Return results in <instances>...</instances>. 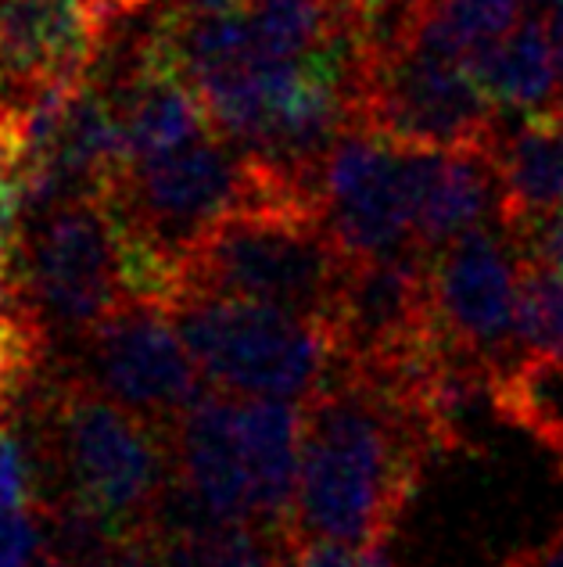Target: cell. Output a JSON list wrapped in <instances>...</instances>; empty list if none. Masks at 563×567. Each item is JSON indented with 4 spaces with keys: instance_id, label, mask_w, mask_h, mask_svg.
<instances>
[{
    "instance_id": "5b68a950",
    "label": "cell",
    "mask_w": 563,
    "mask_h": 567,
    "mask_svg": "<svg viewBox=\"0 0 563 567\" xmlns=\"http://www.w3.org/2000/svg\"><path fill=\"white\" fill-rule=\"evenodd\" d=\"M259 202L256 166L216 130H205L166 155L126 162L105 190L118 234L180 266L219 219Z\"/></svg>"
},
{
    "instance_id": "8fae6325",
    "label": "cell",
    "mask_w": 563,
    "mask_h": 567,
    "mask_svg": "<svg viewBox=\"0 0 563 567\" xmlns=\"http://www.w3.org/2000/svg\"><path fill=\"white\" fill-rule=\"evenodd\" d=\"M320 202L323 219L348 259L420 248L409 147L366 130H345L323 162Z\"/></svg>"
},
{
    "instance_id": "603a6c76",
    "label": "cell",
    "mask_w": 563,
    "mask_h": 567,
    "mask_svg": "<svg viewBox=\"0 0 563 567\" xmlns=\"http://www.w3.org/2000/svg\"><path fill=\"white\" fill-rule=\"evenodd\" d=\"M521 248H524L528 259H539V262L553 266V270L563 274V205L553 208L550 216L539 219L535 227L524 234Z\"/></svg>"
},
{
    "instance_id": "ffe728a7",
    "label": "cell",
    "mask_w": 563,
    "mask_h": 567,
    "mask_svg": "<svg viewBox=\"0 0 563 567\" xmlns=\"http://www.w3.org/2000/svg\"><path fill=\"white\" fill-rule=\"evenodd\" d=\"M29 187V126L22 104L0 101V205H19Z\"/></svg>"
},
{
    "instance_id": "52a82bcc",
    "label": "cell",
    "mask_w": 563,
    "mask_h": 567,
    "mask_svg": "<svg viewBox=\"0 0 563 567\" xmlns=\"http://www.w3.org/2000/svg\"><path fill=\"white\" fill-rule=\"evenodd\" d=\"M14 274L54 346H76L126 298L118 230L105 198H76L25 216Z\"/></svg>"
},
{
    "instance_id": "e0dca14e",
    "label": "cell",
    "mask_w": 563,
    "mask_h": 567,
    "mask_svg": "<svg viewBox=\"0 0 563 567\" xmlns=\"http://www.w3.org/2000/svg\"><path fill=\"white\" fill-rule=\"evenodd\" d=\"M496 410L507 424L524 427L563 460V360L521 352L492 378Z\"/></svg>"
},
{
    "instance_id": "f546056e",
    "label": "cell",
    "mask_w": 563,
    "mask_h": 567,
    "mask_svg": "<svg viewBox=\"0 0 563 567\" xmlns=\"http://www.w3.org/2000/svg\"><path fill=\"white\" fill-rule=\"evenodd\" d=\"M86 8H91V19H94V25H97V29H105L112 0H86Z\"/></svg>"
},
{
    "instance_id": "4dcf8cb0",
    "label": "cell",
    "mask_w": 563,
    "mask_h": 567,
    "mask_svg": "<svg viewBox=\"0 0 563 567\" xmlns=\"http://www.w3.org/2000/svg\"><path fill=\"white\" fill-rule=\"evenodd\" d=\"M277 567H302V564H299V557H294V549H288V554H284V560H280Z\"/></svg>"
},
{
    "instance_id": "44dd1931",
    "label": "cell",
    "mask_w": 563,
    "mask_h": 567,
    "mask_svg": "<svg viewBox=\"0 0 563 567\" xmlns=\"http://www.w3.org/2000/svg\"><path fill=\"white\" fill-rule=\"evenodd\" d=\"M0 506L37 514V477L19 427L0 421Z\"/></svg>"
},
{
    "instance_id": "d6a6232c",
    "label": "cell",
    "mask_w": 563,
    "mask_h": 567,
    "mask_svg": "<svg viewBox=\"0 0 563 567\" xmlns=\"http://www.w3.org/2000/svg\"><path fill=\"white\" fill-rule=\"evenodd\" d=\"M0 567H11V564H4V560H0Z\"/></svg>"
},
{
    "instance_id": "f1b7e54d",
    "label": "cell",
    "mask_w": 563,
    "mask_h": 567,
    "mask_svg": "<svg viewBox=\"0 0 563 567\" xmlns=\"http://www.w3.org/2000/svg\"><path fill=\"white\" fill-rule=\"evenodd\" d=\"M155 0H112V8H108V22L118 19V14H137V11H147ZM105 22V25H108Z\"/></svg>"
},
{
    "instance_id": "d4e9b609",
    "label": "cell",
    "mask_w": 563,
    "mask_h": 567,
    "mask_svg": "<svg viewBox=\"0 0 563 567\" xmlns=\"http://www.w3.org/2000/svg\"><path fill=\"white\" fill-rule=\"evenodd\" d=\"M22 248V208L0 205V270H14L19 266Z\"/></svg>"
},
{
    "instance_id": "83f0119b",
    "label": "cell",
    "mask_w": 563,
    "mask_h": 567,
    "mask_svg": "<svg viewBox=\"0 0 563 567\" xmlns=\"http://www.w3.org/2000/svg\"><path fill=\"white\" fill-rule=\"evenodd\" d=\"M176 4L195 8V11H233V8H241L244 0H176Z\"/></svg>"
},
{
    "instance_id": "e575fe53",
    "label": "cell",
    "mask_w": 563,
    "mask_h": 567,
    "mask_svg": "<svg viewBox=\"0 0 563 567\" xmlns=\"http://www.w3.org/2000/svg\"><path fill=\"white\" fill-rule=\"evenodd\" d=\"M560 464H563V460H560Z\"/></svg>"
},
{
    "instance_id": "4fadbf2b",
    "label": "cell",
    "mask_w": 563,
    "mask_h": 567,
    "mask_svg": "<svg viewBox=\"0 0 563 567\" xmlns=\"http://www.w3.org/2000/svg\"><path fill=\"white\" fill-rule=\"evenodd\" d=\"M470 72L499 112L521 118H556L560 51L550 11L521 14L510 33H502L473 58Z\"/></svg>"
},
{
    "instance_id": "6da1fadb",
    "label": "cell",
    "mask_w": 563,
    "mask_h": 567,
    "mask_svg": "<svg viewBox=\"0 0 563 567\" xmlns=\"http://www.w3.org/2000/svg\"><path fill=\"white\" fill-rule=\"evenodd\" d=\"M302 474L291 543L334 539L384 546L427 456L438 450L413 402L366 370L337 374L305 399Z\"/></svg>"
},
{
    "instance_id": "277c9868",
    "label": "cell",
    "mask_w": 563,
    "mask_h": 567,
    "mask_svg": "<svg viewBox=\"0 0 563 567\" xmlns=\"http://www.w3.org/2000/svg\"><path fill=\"white\" fill-rule=\"evenodd\" d=\"M169 317L205 381L241 399H313L341 367L327 323L280 306L184 288Z\"/></svg>"
},
{
    "instance_id": "7a4b0ae2",
    "label": "cell",
    "mask_w": 563,
    "mask_h": 567,
    "mask_svg": "<svg viewBox=\"0 0 563 567\" xmlns=\"http://www.w3.org/2000/svg\"><path fill=\"white\" fill-rule=\"evenodd\" d=\"M37 477V511L69 503L118 546L155 532L176 482L173 431L54 370L19 421Z\"/></svg>"
},
{
    "instance_id": "7c38bea8",
    "label": "cell",
    "mask_w": 563,
    "mask_h": 567,
    "mask_svg": "<svg viewBox=\"0 0 563 567\" xmlns=\"http://www.w3.org/2000/svg\"><path fill=\"white\" fill-rule=\"evenodd\" d=\"M413 152V213H417L420 251H438L452 237L499 219L502 181L496 147H459V152Z\"/></svg>"
},
{
    "instance_id": "8992f818",
    "label": "cell",
    "mask_w": 563,
    "mask_h": 567,
    "mask_svg": "<svg viewBox=\"0 0 563 567\" xmlns=\"http://www.w3.org/2000/svg\"><path fill=\"white\" fill-rule=\"evenodd\" d=\"M352 130L424 152L496 147L502 137L499 109L484 97L473 72L398 33L369 43L355 86Z\"/></svg>"
},
{
    "instance_id": "1f68e13d",
    "label": "cell",
    "mask_w": 563,
    "mask_h": 567,
    "mask_svg": "<svg viewBox=\"0 0 563 567\" xmlns=\"http://www.w3.org/2000/svg\"><path fill=\"white\" fill-rule=\"evenodd\" d=\"M0 363H4V341H0Z\"/></svg>"
},
{
    "instance_id": "cb8c5ba5",
    "label": "cell",
    "mask_w": 563,
    "mask_h": 567,
    "mask_svg": "<svg viewBox=\"0 0 563 567\" xmlns=\"http://www.w3.org/2000/svg\"><path fill=\"white\" fill-rule=\"evenodd\" d=\"M112 567H169L166 543H161V528L133 535V539L115 546Z\"/></svg>"
},
{
    "instance_id": "ac0fdd59",
    "label": "cell",
    "mask_w": 563,
    "mask_h": 567,
    "mask_svg": "<svg viewBox=\"0 0 563 567\" xmlns=\"http://www.w3.org/2000/svg\"><path fill=\"white\" fill-rule=\"evenodd\" d=\"M169 567H277L288 539L244 520H201V525L161 528Z\"/></svg>"
},
{
    "instance_id": "9a60e30c",
    "label": "cell",
    "mask_w": 563,
    "mask_h": 567,
    "mask_svg": "<svg viewBox=\"0 0 563 567\" xmlns=\"http://www.w3.org/2000/svg\"><path fill=\"white\" fill-rule=\"evenodd\" d=\"M496 162L502 181L499 223L521 245L539 219L563 205V123L524 118L510 137H499Z\"/></svg>"
},
{
    "instance_id": "30bf717a",
    "label": "cell",
    "mask_w": 563,
    "mask_h": 567,
    "mask_svg": "<svg viewBox=\"0 0 563 567\" xmlns=\"http://www.w3.org/2000/svg\"><path fill=\"white\" fill-rule=\"evenodd\" d=\"M323 323L345 367L388 374L420 360L441 346L431 306V256L413 248L348 259Z\"/></svg>"
},
{
    "instance_id": "2e32d148",
    "label": "cell",
    "mask_w": 563,
    "mask_h": 567,
    "mask_svg": "<svg viewBox=\"0 0 563 567\" xmlns=\"http://www.w3.org/2000/svg\"><path fill=\"white\" fill-rule=\"evenodd\" d=\"M521 14L517 0H406L392 33L470 69L488 43L521 22Z\"/></svg>"
},
{
    "instance_id": "ba28073f",
    "label": "cell",
    "mask_w": 563,
    "mask_h": 567,
    "mask_svg": "<svg viewBox=\"0 0 563 567\" xmlns=\"http://www.w3.org/2000/svg\"><path fill=\"white\" fill-rule=\"evenodd\" d=\"M65 367L118 406L169 431L205 392V374L169 309L129 295L69 349Z\"/></svg>"
},
{
    "instance_id": "4316f807",
    "label": "cell",
    "mask_w": 563,
    "mask_h": 567,
    "mask_svg": "<svg viewBox=\"0 0 563 567\" xmlns=\"http://www.w3.org/2000/svg\"><path fill=\"white\" fill-rule=\"evenodd\" d=\"M22 291V284H19V274L14 270H0V312H4L14 298H19Z\"/></svg>"
},
{
    "instance_id": "484cf974",
    "label": "cell",
    "mask_w": 563,
    "mask_h": 567,
    "mask_svg": "<svg viewBox=\"0 0 563 567\" xmlns=\"http://www.w3.org/2000/svg\"><path fill=\"white\" fill-rule=\"evenodd\" d=\"M502 567H563V528L553 543H545L539 549H524V554L510 557Z\"/></svg>"
},
{
    "instance_id": "3957f363",
    "label": "cell",
    "mask_w": 563,
    "mask_h": 567,
    "mask_svg": "<svg viewBox=\"0 0 563 567\" xmlns=\"http://www.w3.org/2000/svg\"><path fill=\"white\" fill-rule=\"evenodd\" d=\"M348 256L316 205H248L190 248L184 288L280 306L323 320Z\"/></svg>"
},
{
    "instance_id": "9c48e42d",
    "label": "cell",
    "mask_w": 563,
    "mask_h": 567,
    "mask_svg": "<svg viewBox=\"0 0 563 567\" xmlns=\"http://www.w3.org/2000/svg\"><path fill=\"white\" fill-rule=\"evenodd\" d=\"M524 248L496 219L473 227L431 251V306L435 327L449 349L502 370L521 346V280Z\"/></svg>"
},
{
    "instance_id": "7402d4cb",
    "label": "cell",
    "mask_w": 563,
    "mask_h": 567,
    "mask_svg": "<svg viewBox=\"0 0 563 567\" xmlns=\"http://www.w3.org/2000/svg\"><path fill=\"white\" fill-rule=\"evenodd\" d=\"M302 567H388L384 546H355L334 539H309L294 546Z\"/></svg>"
},
{
    "instance_id": "d6986e66",
    "label": "cell",
    "mask_w": 563,
    "mask_h": 567,
    "mask_svg": "<svg viewBox=\"0 0 563 567\" xmlns=\"http://www.w3.org/2000/svg\"><path fill=\"white\" fill-rule=\"evenodd\" d=\"M521 346L563 360V274L539 259L524 262Z\"/></svg>"
},
{
    "instance_id": "836d02e7",
    "label": "cell",
    "mask_w": 563,
    "mask_h": 567,
    "mask_svg": "<svg viewBox=\"0 0 563 567\" xmlns=\"http://www.w3.org/2000/svg\"><path fill=\"white\" fill-rule=\"evenodd\" d=\"M545 4H553V0H545ZM556 4H560V0H556Z\"/></svg>"
},
{
    "instance_id": "5bb4252c",
    "label": "cell",
    "mask_w": 563,
    "mask_h": 567,
    "mask_svg": "<svg viewBox=\"0 0 563 567\" xmlns=\"http://www.w3.org/2000/svg\"><path fill=\"white\" fill-rule=\"evenodd\" d=\"M302 435L305 413L288 399H241V442L256 492V525L288 543L302 474Z\"/></svg>"
}]
</instances>
